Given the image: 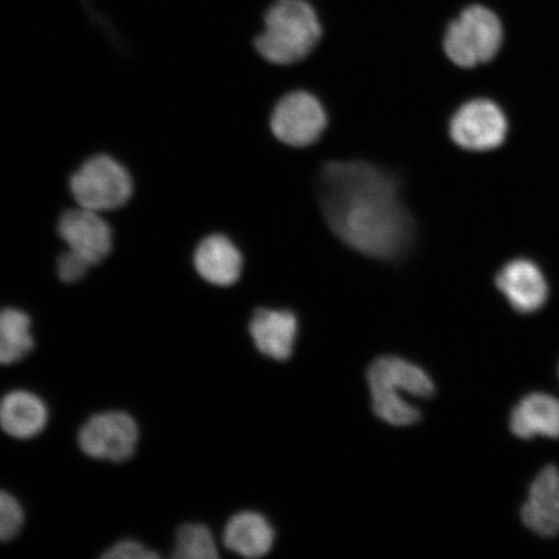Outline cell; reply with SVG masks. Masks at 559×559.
<instances>
[{"label": "cell", "instance_id": "21", "mask_svg": "<svg viewBox=\"0 0 559 559\" xmlns=\"http://www.w3.org/2000/svg\"><path fill=\"white\" fill-rule=\"evenodd\" d=\"M158 557L155 550L146 548L145 545L135 540L117 543L103 555V558L110 559H152Z\"/></svg>", "mask_w": 559, "mask_h": 559}, {"label": "cell", "instance_id": "19", "mask_svg": "<svg viewBox=\"0 0 559 559\" xmlns=\"http://www.w3.org/2000/svg\"><path fill=\"white\" fill-rule=\"evenodd\" d=\"M24 524V512L12 495L0 491V542L16 537Z\"/></svg>", "mask_w": 559, "mask_h": 559}, {"label": "cell", "instance_id": "1", "mask_svg": "<svg viewBox=\"0 0 559 559\" xmlns=\"http://www.w3.org/2000/svg\"><path fill=\"white\" fill-rule=\"evenodd\" d=\"M321 210L333 233L349 248L379 260H394L411 247L414 221L393 177L361 160L323 167Z\"/></svg>", "mask_w": 559, "mask_h": 559}, {"label": "cell", "instance_id": "7", "mask_svg": "<svg viewBox=\"0 0 559 559\" xmlns=\"http://www.w3.org/2000/svg\"><path fill=\"white\" fill-rule=\"evenodd\" d=\"M326 123L323 105L305 91L285 95L276 104L271 117V130L274 135L280 142L297 148L318 142Z\"/></svg>", "mask_w": 559, "mask_h": 559}, {"label": "cell", "instance_id": "15", "mask_svg": "<svg viewBox=\"0 0 559 559\" xmlns=\"http://www.w3.org/2000/svg\"><path fill=\"white\" fill-rule=\"evenodd\" d=\"M48 409L38 395L16 390L0 401V428L16 439H32L45 430Z\"/></svg>", "mask_w": 559, "mask_h": 559}, {"label": "cell", "instance_id": "20", "mask_svg": "<svg viewBox=\"0 0 559 559\" xmlns=\"http://www.w3.org/2000/svg\"><path fill=\"white\" fill-rule=\"evenodd\" d=\"M91 264L74 251H66L58 260V275L61 282L73 284L86 276Z\"/></svg>", "mask_w": 559, "mask_h": 559}, {"label": "cell", "instance_id": "11", "mask_svg": "<svg viewBox=\"0 0 559 559\" xmlns=\"http://www.w3.org/2000/svg\"><path fill=\"white\" fill-rule=\"evenodd\" d=\"M522 522L531 533L542 537L559 535V471L555 465L544 467L530 487Z\"/></svg>", "mask_w": 559, "mask_h": 559}, {"label": "cell", "instance_id": "12", "mask_svg": "<svg viewBox=\"0 0 559 559\" xmlns=\"http://www.w3.org/2000/svg\"><path fill=\"white\" fill-rule=\"evenodd\" d=\"M249 331L254 345L263 355L285 361L295 349L298 320L289 310L261 309L251 318Z\"/></svg>", "mask_w": 559, "mask_h": 559}, {"label": "cell", "instance_id": "16", "mask_svg": "<svg viewBox=\"0 0 559 559\" xmlns=\"http://www.w3.org/2000/svg\"><path fill=\"white\" fill-rule=\"evenodd\" d=\"M274 542V528L263 515L254 512L236 514L223 533L225 547L247 558L269 555Z\"/></svg>", "mask_w": 559, "mask_h": 559}, {"label": "cell", "instance_id": "17", "mask_svg": "<svg viewBox=\"0 0 559 559\" xmlns=\"http://www.w3.org/2000/svg\"><path fill=\"white\" fill-rule=\"evenodd\" d=\"M33 347L31 318L16 309L0 311V365H15L23 360Z\"/></svg>", "mask_w": 559, "mask_h": 559}, {"label": "cell", "instance_id": "4", "mask_svg": "<svg viewBox=\"0 0 559 559\" xmlns=\"http://www.w3.org/2000/svg\"><path fill=\"white\" fill-rule=\"evenodd\" d=\"M502 41L500 20L481 5H472L447 29L444 51L454 64L474 68L492 60Z\"/></svg>", "mask_w": 559, "mask_h": 559}, {"label": "cell", "instance_id": "18", "mask_svg": "<svg viewBox=\"0 0 559 559\" xmlns=\"http://www.w3.org/2000/svg\"><path fill=\"white\" fill-rule=\"evenodd\" d=\"M173 556L179 559H214L219 557V551L212 531L204 524L188 523L178 530Z\"/></svg>", "mask_w": 559, "mask_h": 559}, {"label": "cell", "instance_id": "5", "mask_svg": "<svg viewBox=\"0 0 559 559\" xmlns=\"http://www.w3.org/2000/svg\"><path fill=\"white\" fill-rule=\"evenodd\" d=\"M70 191L79 206L102 214L128 204L134 181L118 160L100 155L86 160L73 174Z\"/></svg>", "mask_w": 559, "mask_h": 559}, {"label": "cell", "instance_id": "9", "mask_svg": "<svg viewBox=\"0 0 559 559\" xmlns=\"http://www.w3.org/2000/svg\"><path fill=\"white\" fill-rule=\"evenodd\" d=\"M59 235L69 250L81 255L91 265L99 264L114 249V234L100 213L85 207L68 210L62 214Z\"/></svg>", "mask_w": 559, "mask_h": 559}, {"label": "cell", "instance_id": "8", "mask_svg": "<svg viewBox=\"0 0 559 559\" xmlns=\"http://www.w3.org/2000/svg\"><path fill=\"white\" fill-rule=\"evenodd\" d=\"M508 121L499 105L486 99L466 103L452 117L450 135L467 151H489L506 142Z\"/></svg>", "mask_w": 559, "mask_h": 559}, {"label": "cell", "instance_id": "10", "mask_svg": "<svg viewBox=\"0 0 559 559\" xmlns=\"http://www.w3.org/2000/svg\"><path fill=\"white\" fill-rule=\"evenodd\" d=\"M496 285L513 310L520 313L539 311L549 296V286L542 270L528 260L506 264L496 277Z\"/></svg>", "mask_w": 559, "mask_h": 559}, {"label": "cell", "instance_id": "6", "mask_svg": "<svg viewBox=\"0 0 559 559\" xmlns=\"http://www.w3.org/2000/svg\"><path fill=\"white\" fill-rule=\"evenodd\" d=\"M138 440L135 419L117 411L91 417L79 435V444L87 456L111 463H123L134 456Z\"/></svg>", "mask_w": 559, "mask_h": 559}, {"label": "cell", "instance_id": "14", "mask_svg": "<svg viewBox=\"0 0 559 559\" xmlns=\"http://www.w3.org/2000/svg\"><path fill=\"white\" fill-rule=\"evenodd\" d=\"M509 425L520 439H559V401L543 393L524 396L510 415Z\"/></svg>", "mask_w": 559, "mask_h": 559}, {"label": "cell", "instance_id": "3", "mask_svg": "<svg viewBox=\"0 0 559 559\" xmlns=\"http://www.w3.org/2000/svg\"><path fill=\"white\" fill-rule=\"evenodd\" d=\"M320 37V21L309 3L277 0L264 17V31L255 47L272 64L290 66L309 56Z\"/></svg>", "mask_w": 559, "mask_h": 559}, {"label": "cell", "instance_id": "13", "mask_svg": "<svg viewBox=\"0 0 559 559\" xmlns=\"http://www.w3.org/2000/svg\"><path fill=\"white\" fill-rule=\"evenodd\" d=\"M195 271L205 282L216 286L237 283L242 271V255L235 243L223 235L207 236L194 251Z\"/></svg>", "mask_w": 559, "mask_h": 559}, {"label": "cell", "instance_id": "2", "mask_svg": "<svg viewBox=\"0 0 559 559\" xmlns=\"http://www.w3.org/2000/svg\"><path fill=\"white\" fill-rule=\"evenodd\" d=\"M367 380L374 415L393 426H411L421 419V412L401 393L417 397L436 393L435 381L428 372L396 356L376 359L368 369Z\"/></svg>", "mask_w": 559, "mask_h": 559}]
</instances>
